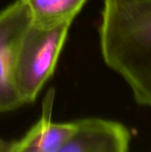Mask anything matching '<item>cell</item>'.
<instances>
[{
    "label": "cell",
    "mask_w": 151,
    "mask_h": 152,
    "mask_svg": "<svg viewBox=\"0 0 151 152\" xmlns=\"http://www.w3.org/2000/svg\"><path fill=\"white\" fill-rule=\"evenodd\" d=\"M27 6L31 24L41 28L72 23L87 0H21Z\"/></svg>",
    "instance_id": "6"
},
{
    "label": "cell",
    "mask_w": 151,
    "mask_h": 152,
    "mask_svg": "<svg viewBox=\"0 0 151 152\" xmlns=\"http://www.w3.org/2000/svg\"><path fill=\"white\" fill-rule=\"evenodd\" d=\"M53 90H50L43 104L41 118L19 140L0 138V151L60 152L75 130V121L55 123L52 120Z\"/></svg>",
    "instance_id": "5"
},
{
    "label": "cell",
    "mask_w": 151,
    "mask_h": 152,
    "mask_svg": "<svg viewBox=\"0 0 151 152\" xmlns=\"http://www.w3.org/2000/svg\"><path fill=\"white\" fill-rule=\"evenodd\" d=\"M75 130L60 152H126L131 133L123 124L104 118L75 121Z\"/></svg>",
    "instance_id": "4"
},
{
    "label": "cell",
    "mask_w": 151,
    "mask_h": 152,
    "mask_svg": "<svg viewBox=\"0 0 151 152\" xmlns=\"http://www.w3.org/2000/svg\"><path fill=\"white\" fill-rule=\"evenodd\" d=\"M30 25L29 12L21 0L0 11V112L12 111L23 105L14 75L20 45Z\"/></svg>",
    "instance_id": "3"
},
{
    "label": "cell",
    "mask_w": 151,
    "mask_h": 152,
    "mask_svg": "<svg viewBox=\"0 0 151 152\" xmlns=\"http://www.w3.org/2000/svg\"><path fill=\"white\" fill-rule=\"evenodd\" d=\"M70 26L66 23L41 28L31 24L27 29L20 45L14 75L22 104L34 102L53 76Z\"/></svg>",
    "instance_id": "2"
},
{
    "label": "cell",
    "mask_w": 151,
    "mask_h": 152,
    "mask_svg": "<svg viewBox=\"0 0 151 152\" xmlns=\"http://www.w3.org/2000/svg\"><path fill=\"white\" fill-rule=\"evenodd\" d=\"M99 36L106 65L151 108V0H104Z\"/></svg>",
    "instance_id": "1"
}]
</instances>
